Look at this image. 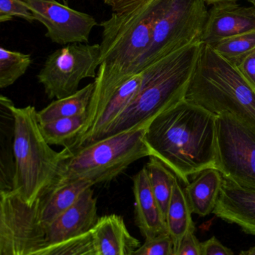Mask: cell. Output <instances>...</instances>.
<instances>
[{"mask_svg":"<svg viewBox=\"0 0 255 255\" xmlns=\"http://www.w3.org/2000/svg\"><path fill=\"white\" fill-rule=\"evenodd\" d=\"M87 113L73 118H61L40 124L43 137L49 145L67 148L70 146L85 127Z\"/></svg>","mask_w":255,"mask_h":255,"instance_id":"obj_23","label":"cell"},{"mask_svg":"<svg viewBox=\"0 0 255 255\" xmlns=\"http://www.w3.org/2000/svg\"><path fill=\"white\" fill-rule=\"evenodd\" d=\"M202 46V42H196L141 70L142 83L137 95L97 140L121 132L147 128L160 114L186 99Z\"/></svg>","mask_w":255,"mask_h":255,"instance_id":"obj_3","label":"cell"},{"mask_svg":"<svg viewBox=\"0 0 255 255\" xmlns=\"http://www.w3.org/2000/svg\"><path fill=\"white\" fill-rule=\"evenodd\" d=\"M174 243L168 233L147 238L130 255H174Z\"/></svg>","mask_w":255,"mask_h":255,"instance_id":"obj_27","label":"cell"},{"mask_svg":"<svg viewBox=\"0 0 255 255\" xmlns=\"http://www.w3.org/2000/svg\"><path fill=\"white\" fill-rule=\"evenodd\" d=\"M255 31V7H243L236 2L214 4L208 12L202 41L213 45L224 39Z\"/></svg>","mask_w":255,"mask_h":255,"instance_id":"obj_13","label":"cell"},{"mask_svg":"<svg viewBox=\"0 0 255 255\" xmlns=\"http://www.w3.org/2000/svg\"><path fill=\"white\" fill-rule=\"evenodd\" d=\"M174 255H202V243L195 232L187 234L174 251Z\"/></svg>","mask_w":255,"mask_h":255,"instance_id":"obj_29","label":"cell"},{"mask_svg":"<svg viewBox=\"0 0 255 255\" xmlns=\"http://www.w3.org/2000/svg\"><path fill=\"white\" fill-rule=\"evenodd\" d=\"M169 1L149 0L133 10L112 13L100 23V65L82 136L91 131L117 90L136 73L151 45L154 24Z\"/></svg>","mask_w":255,"mask_h":255,"instance_id":"obj_1","label":"cell"},{"mask_svg":"<svg viewBox=\"0 0 255 255\" xmlns=\"http://www.w3.org/2000/svg\"><path fill=\"white\" fill-rule=\"evenodd\" d=\"M98 219L97 199L92 187H90L76 203L45 226L46 245L64 242L91 232Z\"/></svg>","mask_w":255,"mask_h":255,"instance_id":"obj_12","label":"cell"},{"mask_svg":"<svg viewBox=\"0 0 255 255\" xmlns=\"http://www.w3.org/2000/svg\"><path fill=\"white\" fill-rule=\"evenodd\" d=\"M214 215L255 236V190L245 188L223 177Z\"/></svg>","mask_w":255,"mask_h":255,"instance_id":"obj_14","label":"cell"},{"mask_svg":"<svg viewBox=\"0 0 255 255\" xmlns=\"http://www.w3.org/2000/svg\"><path fill=\"white\" fill-rule=\"evenodd\" d=\"M132 180L136 222L142 236L147 239L168 233L166 221L153 193L145 166Z\"/></svg>","mask_w":255,"mask_h":255,"instance_id":"obj_15","label":"cell"},{"mask_svg":"<svg viewBox=\"0 0 255 255\" xmlns=\"http://www.w3.org/2000/svg\"><path fill=\"white\" fill-rule=\"evenodd\" d=\"M252 4H253V6L255 7V0H249Z\"/></svg>","mask_w":255,"mask_h":255,"instance_id":"obj_35","label":"cell"},{"mask_svg":"<svg viewBox=\"0 0 255 255\" xmlns=\"http://www.w3.org/2000/svg\"><path fill=\"white\" fill-rule=\"evenodd\" d=\"M223 175L215 168L205 169L184 189L193 214L205 217L214 213L221 193Z\"/></svg>","mask_w":255,"mask_h":255,"instance_id":"obj_17","label":"cell"},{"mask_svg":"<svg viewBox=\"0 0 255 255\" xmlns=\"http://www.w3.org/2000/svg\"><path fill=\"white\" fill-rule=\"evenodd\" d=\"M186 100L217 115L229 114L255 129V88L211 45L203 43Z\"/></svg>","mask_w":255,"mask_h":255,"instance_id":"obj_5","label":"cell"},{"mask_svg":"<svg viewBox=\"0 0 255 255\" xmlns=\"http://www.w3.org/2000/svg\"><path fill=\"white\" fill-rule=\"evenodd\" d=\"M100 58V44L66 45L46 58L37 81L49 100L64 98L79 91L83 79L97 77Z\"/></svg>","mask_w":255,"mask_h":255,"instance_id":"obj_8","label":"cell"},{"mask_svg":"<svg viewBox=\"0 0 255 255\" xmlns=\"http://www.w3.org/2000/svg\"><path fill=\"white\" fill-rule=\"evenodd\" d=\"M15 16L28 22L35 20L25 0H0V22L11 20Z\"/></svg>","mask_w":255,"mask_h":255,"instance_id":"obj_28","label":"cell"},{"mask_svg":"<svg viewBox=\"0 0 255 255\" xmlns=\"http://www.w3.org/2000/svg\"><path fill=\"white\" fill-rule=\"evenodd\" d=\"M13 175L12 190L25 202L35 204L56 182L64 159L42 134L34 106L12 109Z\"/></svg>","mask_w":255,"mask_h":255,"instance_id":"obj_4","label":"cell"},{"mask_svg":"<svg viewBox=\"0 0 255 255\" xmlns=\"http://www.w3.org/2000/svg\"><path fill=\"white\" fill-rule=\"evenodd\" d=\"M109 6L112 13H123L139 7L149 0H103Z\"/></svg>","mask_w":255,"mask_h":255,"instance_id":"obj_32","label":"cell"},{"mask_svg":"<svg viewBox=\"0 0 255 255\" xmlns=\"http://www.w3.org/2000/svg\"><path fill=\"white\" fill-rule=\"evenodd\" d=\"M25 1L34 19L46 27V37L52 43L63 46L88 43L93 28L97 25L91 15L70 8L57 0Z\"/></svg>","mask_w":255,"mask_h":255,"instance_id":"obj_11","label":"cell"},{"mask_svg":"<svg viewBox=\"0 0 255 255\" xmlns=\"http://www.w3.org/2000/svg\"><path fill=\"white\" fill-rule=\"evenodd\" d=\"M92 230L64 242L45 246L26 255H98Z\"/></svg>","mask_w":255,"mask_h":255,"instance_id":"obj_25","label":"cell"},{"mask_svg":"<svg viewBox=\"0 0 255 255\" xmlns=\"http://www.w3.org/2000/svg\"><path fill=\"white\" fill-rule=\"evenodd\" d=\"M235 64L247 82L255 88V50Z\"/></svg>","mask_w":255,"mask_h":255,"instance_id":"obj_30","label":"cell"},{"mask_svg":"<svg viewBox=\"0 0 255 255\" xmlns=\"http://www.w3.org/2000/svg\"><path fill=\"white\" fill-rule=\"evenodd\" d=\"M212 46L220 55L236 64L255 50V31L224 39Z\"/></svg>","mask_w":255,"mask_h":255,"instance_id":"obj_26","label":"cell"},{"mask_svg":"<svg viewBox=\"0 0 255 255\" xmlns=\"http://www.w3.org/2000/svg\"><path fill=\"white\" fill-rule=\"evenodd\" d=\"M208 12L203 0H170L154 24L151 45L136 73L175 51L202 42Z\"/></svg>","mask_w":255,"mask_h":255,"instance_id":"obj_7","label":"cell"},{"mask_svg":"<svg viewBox=\"0 0 255 255\" xmlns=\"http://www.w3.org/2000/svg\"><path fill=\"white\" fill-rule=\"evenodd\" d=\"M216 169L235 184L255 190V129L228 113L217 115Z\"/></svg>","mask_w":255,"mask_h":255,"instance_id":"obj_9","label":"cell"},{"mask_svg":"<svg viewBox=\"0 0 255 255\" xmlns=\"http://www.w3.org/2000/svg\"><path fill=\"white\" fill-rule=\"evenodd\" d=\"M93 184L85 180H76L49 189L38 202V217L40 224L45 227L58 216L70 208L81 195Z\"/></svg>","mask_w":255,"mask_h":255,"instance_id":"obj_18","label":"cell"},{"mask_svg":"<svg viewBox=\"0 0 255 255\" xmlns=\"http://www.w3.org/2000/svg\"><path fill=\"white\" fill-rule=\"evenodd\" d=\"M31 64L29 54L0 48V88L13 85L26 73Z\"/></svg>","mask_w":255,"mask_h":255,"instance_id":"obj_24","label":"cell"},{"mask_svg":"<svg viewBox=\"0 0 255 255\" xmlns=\"http://www.w3.org/2000/svg\"><path fill=\"white\" fill-rule=\"evenodd\" d=\"M92 231L98 255H130L139 247V241L116 214L99 217Z\"/></svg>","mask_w":255,"mask_h":255,"instance_id":"obj_16","label":"cell"},{"mask_svg":"<svg viewBox=\"0 0 255 255\" xmlns=\"http://www.w3.org/2000/svg\"><path fill=\"white\" fill-rule=\"evenodd\" d=\"M239 255H255V247H251L249 250L241 252Z\"/></svg>","mask_w":255,"mask_h":255,"instance_id":"obj_34","label":"cell"},{"mask_svg":"<svg viewBox=\"0 0 255 255\" xmlns=\"http://www.w3.org/2000/svg\"><path fill=\"white\" fill-rule=\"evenodd\" d=\"M38 202L31 205L13 190L0 192V255H26L46 246Z\"/></svg>","mask_w":255,"mask_h":255,"instance_id":"obj_10","label":"cell"},{"mask_svg":"<svg viewBox=\"0 0 255 255\" xmlns=\"http://www.w3.org/2000/svg\"><path fill=\"white\" fill-rule=\"evenodd\" d=\"M59 1H61L64 4H66V0H59Z\"/></svg>","mask_w":255,"mask_h":255,"instance_id":"obj_36","label":"cell"},{"mask_svg":"<svg viewBox=\"0 0 255 255\" xmlns=\"http://www.w3.org/2000/svg\"><path fill=\"white\" fill-rule=\"evenodd\" d=\"M146 128L121 132L72 151L63 148L64 159L54 186L76 180L93 185L109 182L134 162L151 156L145 142Z\"/></svg>","mask_w":255,"mask_h":255,"instance_id":"obj_6","label":"cell"},{"mask_svg":"<svg viewBox=\"0 0 255 255\" xmlns=\"http://www.w3.org/2000/svg\"><path fill=\"white\" fill-rule=\"evenodd\" d=\"M205 4H221V3L226 2H236L238 0H203Z\"/></svg>","mask_w":255,"mask_h":255,"instance_id":"obj_33","label":"cell"},{"mask_svg":"<svg viewBox=\"0 0 255 255\" xmlns=\"http://www.w3.org/2000/svg\"><path fill=\"white\" fill-rule=\"evenodd\" d=\"M142 83V75L140 72L130 76L117 90L110 101L106 105V108L102 112L101 115L91 131L79 144V145L73 149L97 140L100 135L106 130V128L115 121L133 101L140 90Z\"/></svg>","mask_w":255,"mask_h":255,"instance_id":"obj_19","label":"cell"},{"mask_svg":"<svg viewBox=\"0 0 255 255\" xmlns=\"http://www.w3.org/2000/svg\"><path fill=\"white\" fill-rule=\"evenodd\" d=\"M202 255H235L232 250L223 245L215 237L202 243Z\"/></svg>","mask_w":255,"mask_h":255,"instance_id":"obj_31","label":"cell"},{"mask_svg":"<svg viewBox=\"0 0 255 255\" xmlns=\"http://www.w3.org/2000/svg\"><path fill=\"white\" fill-rule=\"evenodd\" d=\"M217 119L215 114L184 99L146 128L151 156L187 185L205 169H216Z\"/></svg>","mask_w":255,"mask_h":255,"instance_id":"obj_2","label":"cell"},{"mask_svg":"<svg viewBox=\"0 0 255 255\" xmlns=\"http://www.w3.org/2000/svg\"><path fill=\"white\" fill-rule=\"evenodd\" d=\"M94 82L79 89L75 94L55 100L37 112L39 124H43L61 118H73L86 114L94 93Z\"/></svg>","mask_w":255,"mask_h":255,"instance_id":"obj_21","label":"cell"},{"mask_svg":"<svg viewBox=\"0 0 255 255\" xmlns=\"http://www.w3.org/2000/svg\"><path fill=\"white\" fill-rule=\"evenodd\" d=\"M192 214L184 189L177 178L166 216L168 234L172 238L175 250L187 234L196 231Z\"/></svg>","mask_w":255,"mask_h":255,"instance_id":"obj_20","label":"cell"},{"mask_svg":"<svg viewBox=\"0 0 255 255\" xmlns=\"http://www.w3.org/2000/svg\"><path fill=\"white\" fill-rule=\"evenodd\" d=\"M145 168L153 193L166 221V212L172 198L174 184L178 177L154 156H150Z\"/></svg>","mask_w":255,"mask_h":255,"instance_id":"obj_22","label":"cell"}]
</instances>
